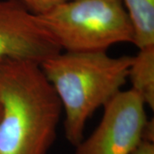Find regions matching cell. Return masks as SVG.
Here are the masks:
<instances>
[{"label":"cell","instance_id":"1","mask_svg":"<svg viewBox=\"0 0 154 154\" xmlns=\"http://www.w3.org/2000/svg\"><path fill=\"white\" fill-rule=\"evenodd\" d=\"M0 154H48L63 108L38 63L0 65Z\"/></svg>","mask_w":154,"mask_h":154},{"label":"cell","instance_id":"2","mask_svg":"<svg viewBox=\"0 0 154 154\" xmlns=\"http://www.w3.org/2000/svg\"><path fill=\"white\" fill-rule=\"evenodd\" d=\"M133 57L107 51H63L39 65L64 110L65 138L73 146L83 139L88 120L122 91Z\"/></svg>","mask_w":154,"mask_h":154},{"label":"cell","instance_id":"3","mask_svg":"<svg viewBox=\"0 0 154 154\" xmlns=\"http://www.w3.org/2000/svg\"><path fill=\"white\" fill-rule=\"evenodd\" d=\"M36 17L64 51H107L113 45L134 43L122 0H69Z\"/></svg>","mask_w":154,"mask_h":154},{"label":"cell","instance_id":"4","mask_svg":"<svg viewBox=\"0 0 154 154\" xmlns=\"http://www.w3.org/2000/svg\"><path fill=\"white\" fill-rule=\"evenodd\" d=\"M146 105L132 89L122 91L104 106V115L75 154H131L143 140Z\"/></svg>","mask_w":154,"mask_h":154},{"label":"cell","instance_id":"5","mask_svg":"<svg viewBox=\"0 0 154 154\" xmlns=\"http://www.w3.org/2000/svg\"><path fill=\"white\" fill-rule=\"evenodd\" d=\"M61 51L35 15L17 0H0V65L10 60L40 64Z\"/></svg>","mask_w":154,"mask_h":154},{"label":"cell","instance_id":"6","mask_svg":"<svg viewBox=\"0 0 154 154\" xmlns=\"http://www.w3.org/2000/svg\"><path fill=\"white\" fill-rule=\"evenodd\" d=\"M128 79L146 106L154 109V45L139 49L133 57Z\"/></svg>","mask_w":154,"mask_h":154},{"label":"cell","instance_id":"7","mask_svg":"<svg viewBox=\"0 0 154 154\" xmlns=\"http://www.w3.org/2000/svg\"><path fill=\"white\" fill-rule=\"evenodd\" d=\"M132 22L138 49L154 45V0H122Z\"/></svg>","mask_w":154,"mask_h":154},{"label":"cell","instance_id":"8","mask_svg":"<svg viewBox=\"0 0 154 154\" xmlns=\"http://www.w3.org/2000/svg\"><path fill=\"white\" fill-rule=\"evenodd\" d=\"M35 16L43 15L69 0H17Z\"/></svg>","mask_w":154,"mask_h":154},{"label":"cell","instance_id":"9","mask_svg":"<svg viewBox=\"0 0 154 154\" xmlns=\"http://www.w3.org/2000/svg\"><path fill=\"white\" fill-rule=\"evenodd\" d=\"M131 154H154V142L142 140Z\"/></svg>","mask_w":154,"mask_h":154},{"label":"cell","instance_id":"10","mask_svg":"<svg viewBox=\"0 0 154 154\" xmlns=\"http://www.w3.org/2000/svg\"><path fill=\"white\" fill-rule=\"evenodd\" d=\"M0 112H1V107H0Z\"/></svg>","mask_w":154,"mask_h":154}]
</instances>
